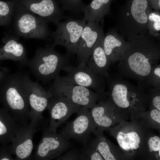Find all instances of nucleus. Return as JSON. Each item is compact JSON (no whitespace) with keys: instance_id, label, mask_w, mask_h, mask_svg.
Returning a JSON list of instances; mask_svg holds the SVG:
<instances>
[{"instance_id":"nucleus-1","label":"nucleus","mask_w":160,"mask_h":160,"mask_svg":"<svg viewBox=\"0 0 160 160\" xmlns=\"http://www.w3.org/2000/svg\"><path fill=\"white\" fill-rule=\"evenodd\" d=\"M159 40L148 33L129 41V46L118 65L119 76L143 83L160 58Z\"/></svg>"},{"instance_id":"nucleus-2","label":"nucleus","mask_w":160,"mask_h":160,"mask_svg":"<svg viewBox=\"0 0 160 160\" xmlns=\"http://www.w3.org/2000/svg\"><path fill=\"white\" fill-rule=\"evenodd\" d=\"M22 76V72L10 74L8 68H2L0 103L20 125L26 127L31 121V117L28 95Z\"/></svg>"},{"instance_id":"nucleus-3","label":"nucleus","mask_w":160,"mask_h":160,"mask_svg":"<svg viewBox=\"0 0 160 160\" xmlns=\"http://www.w3.org/2000/svg\"><path fill=\"white\" fill-rule=\"evenodd\" d=\"M108 95L117 107L128 117L134 116L144 108L147 95L143 87L135 86L120 76L104 77Z\"/></svg>"},{"instance_id":"nucleus-4","label":"nucleus","mask_w":160,"mask_h":160,"mask_svg":"<svg viewBox=\"0 0 160 160\" xmlns=\"http://www.w3.org/2000/svg\"><path fill=\"white\" fill-rule=\"evenodd\" d=\"M152 11L148 0H127L119 11L115 28L125 40L130 41L148 33V15Z\"/></svg>"},{"instance_id":"nucleus-5","label":"nucleus","mask_w":160,"mask_h":160,"mask_svg":"<svg viewBox=\"0 0 160 160\" xmlns=\"http://www.w3.org/2000/svg\"><path fill=\"white\" fill-rule=\"evenodd\" d=\"M71 56L62 55L52 45L37 49L34 56L28 59L25 66L29 68L37 79L44 83L54 80L63 68L69 64Z\"/></svg>"},{"instance_id":"nucleus-6","label":"nucleus","mask_w":160,"mask_h":160,"mask_svg":"<svg viewBox=\"0 0 160 160\" xmlns=\"http://www.w3.org/2000/svg\"><path fill=\"white\" fill-rule=\"evenodd\" d=\"M149 128L136 120H123L108 130L115 139L126 160L136 159L138 151Z\"/></svg>"},{"instance_id":"nucleus-7","label":"nucleus","mask_w":160,"mask_h":160,"mask_svg":"<svg viewBox=\"0 0 160 160\" xmlns=\"http://www.w3.org/2000/svg\"><path fill=\"white\" fill-rule=\"evenodd\" d=\"M12 22V35L19 39L44 40L51 36L48 21L26 10L16 1Z\"/></svg>"},{"instance_id":"nucleus-8","label":"nucleus","mask_w":160,"mask_h":160,"mask_svg":"<svg viewBox=\"0 0 160 160\" xmlns=\"http://www.w3.org/2000/svg\"><path fill=\"white\" fill-rule=\"evenodd\" d=\"M47 91L63 97L71 103L85 106L89 109L97 102L100 94L65 81L59 74L53 80Z\"/></svg>"},{"instance_id":"nucleus-9","label":"nucleus","mask_w":160,"mask_h":160,"mask_svg":"<svg viewBox=\"0 0 160 160\" xmlns=\"http://www.w3.org/2000/svg\"><path fill=\"white\" fill-rule=\"evenodd\" d=\"M86 24L83 19H69L56 25L55 31L51 37L54 40L52 46L54 47L60 45L65 48L67 54L70 56L77 54L78 46L83 29Z\"/></svg>"},{"instance_id":"nucleus-10","label":"nucleus","mask_w":160,"mask_h":160,"mask_svg":"<svg viewBox=\"0 0 160 160\" xmlns=\"http://www.w3.org/2000/svg\"><path fill=\"white\" fill-rule=\"evenodd\" d=\"M90 113L96 128L104 131L128 117L119 109L105 91Z\"/></svg>"},{"instance_id":"nucleus-11","label":"nucleus","mask_w":160,"mask_h":160,"mask_svg":"<svg viewBox=\"0 0 160 160\" xmlns=\"http://www.w3.org/2000/svg\"><path fill=\"white\" fill-rule=\"evenodd\" d=\"M22 81L28 95L30 123L41 128L44 125L42 114L47 108L49 94L37 82L33 81L29 74L22 73Z\"/></svg>"},{"instance_id":"nucleus-12","label":"nucleus","mask_w":160,"mask_h":160,"mask_svg":"<svg viewBox=\"0 0 160 160\" xmlns=\"http://www.w3.org/2000/svg\"><path fill=\"white\" fill-rule=\"evenodd\" d=\"M41 139L31 159L36 160H50L56 159L66 151L71 144L69 140L48 126L43 127Z\"/></svg>"},{"instance_id":"nucleus-13","label":"nucleus","mask_w":160,"mask_h":160,"mask_svg":"<svg viewBox=\"0 0 160 160\" xmlns=\"http://www.w3.org/2000/svg\"><path fill=\"white\" fill-rule=\"evenodd\" d=\"M77 113L76 118L67 122L59 133L68 140L73 139L84 145L96 127L89 108L82 106Z\"/></svg>"},{"instance_id":"nucleus-14","label":"nucleus","mask_w":160,"mask_h":160,"mask_svg":"<svg viewBox=\"0 0 160 160\" xmlns=\"http://www.w3.org/2000/svg\"><path fill=\"white\" fill-rule=\"evenodd\" d=\"M63 70L66 73L61 77L64 80L93 89L99 94L104 92L106 86L104 77L96 74L86 63H80L77 66L69 64Z\"/></svg>"},{"instance_id":"nucleus-15","label":"nucleus","mask_w":160,"mask_h":160,"mask_svg":"<svg viewBox=\"0 0 160 160\" xmlns=\"http://www.w3.org/2000/svg\"><path fill=\"white\" fill-rule=\"evenodd\" d=\"M47 92L49 94L47 107L50 115L48 127L50 130L56 132L72 115L77 113L82 106L71 103L56 94Z\"/></svg>"},{"instance_id":"nucleus-16","label":"nucleus","mask_w":160,"mask_h":160,"mask_svg":"<svg viewBox=\"0 0 160 160\" xmlns=\"http://www.w3.org/2000/svg\"><path fill=\"white\" fill-rule=\"evenodd\" d=\"M24 9L56 25L65 16L57 0H15Z\"/></svg>"},{"instance_id":"nucleus-17","label":"nucleus","mask_w":160,"mask_h":160,"mask_svg":"<svg viewBox=\"0 0 160 160\" xmlns=\"http://www.w3.org/2000/svg\"><path fill=\"white\" fill-rule=\"evenodd\" d=\"M100 25L99 22L88 21L85 26L79 41L77 53L78 64L86 63L97 42L104 36L103 20Z\"/></svg>"},{"instance_id":"nucleus-18","label":"nucleus","mask_w":160,"mask_h":160,"mask_svg":"<svg viewBox=\"0 0 160 160\" xmlns=\"http://www.w3.org/2000/svg\"><path fill=\"white\" fill-rule=\"evenodd\" d=\"M40 129L30 123L22 127L9 145L11 153L15 156V160L31 159L33 148V136Z\"/></svg>"},{"instance_id":"nucleus-19","label":"nucleus","mask_w":160,"mask_h":160,"mask_svg":"<svg viewBox=\"0 0 160 160\" xmlns=\"http://www.w3.org/2000/svg\"><path fill=\"white\" fill-rule=\"evenodd\" d=\"M129 41L124 39L115 28L110 29L103 40L105 52L111 63L120 60L129 46Z\"/></svg>"},{"instance_id":"nucleus-20","label":"nucleus","mask_w":160,"mask_h":160,"mask_svg":"<svg viewBox=\"0 0 160 160\" xmlns=\"http://www.w3.org/2000/svg\"><path fill=\"white\" fill-rule=\"evenodd\" d=\"M7 37L4 45L0 48V60H12L25 66L28 59L25 47L18 41L19 38L13 35Z\"/></svg>"},{"instance_id":"nucleus-21","label":"nucleus","mask_w":160,"mask_h":160,"mask_svg":"<svg viewBox=\"0 0 160 160\" xmlns=\"http://www.w3.org/2000/svg\"><path fill=\"white\" fill-rule=\"evenodd\" d=\"M92 133L96 148L104 160H126L119 148L107 138L103 131L97 128Z\"/></svg>"},{"instance_id":"nucleus-22","label":"nucleus","mask_w":160,"mask_h":160,"mask_svg":"<svg viewBox=\"0 0 160 160\" xmlns=\"http://www.w3.org/2000/svg\"><path fill=\"white\" fill-rule=\"evenodd\" d=\"M104 36L96 43L86 64L96 74L105 77L108 75V71L111 62L106 55L103 48Z\"/></svg>"},{"instance_id":"nucleus-23","label":"nucleus","mask_w":160,"mask_h":160,"mask_svg":"<svg viewBox=\"0 0 160 160\" xmlns=\"http://www.w3.org/2000/svg\"><path fill=\"white\" fill-rule=\"evenodd\" d=\"M136 159L160 160V137L152 129H149L147 131L138 151Z\"/></svg>"},{"instance_id":"nucleus-24","label":"nucleus","mask_w":160,"mask_h":160,"mask_svg":"<svg viewBox=\"0 0 160 160\" xmlns=\"http://www.w3.org/2000/svg\"><path fill=\"white\" fill-rule=\"evenodd\" d=\"M22 127L7 109L0 108V144L12 143Z\"/></svg>"},{"instance_id":"nucleus-25","label":"nucleus","mask_w":160,"mask_h":160,"mask_svg":"<svg viewBox=\"0 0 160 160\" xmlns=\"http://www.w3.org/2000/svg\"><path fill=\"white\" fill-rule=\"evenodd\" d=\"M113 0H92L85 7L83 19L86 21L99 22L108 15Z\"/></svg>"},{"instance_id":"nucleus-26","label":"nucleus","mask_w":160,"mask_h":160,"mask_svg":"<svg viewBox=\"0 0 160 160\" xmlns=\"http://www.w3.org/2000/svg\"><path fill=\"white\" fill-rule=\"evenodd\" d=\"M134 119L148 128L160 131V111L157 109H149L139 112Z\"/></svg>"},{"instance_id":"nucleus-27","label":"nucleus","mask_w":160,"mask_h":160,"mask_svg":"<svg viewBox=\"0 0 160 160\" xmlns=\"http://www.w3.org/2000/svg\"><path fill=\"white\" fill-rule=\"evenodd\" d=\"M15 0L5 2L0 1V26H9L12 22Z\"/></svg>"},{"instance_id":"nucleus-28","label":"nucleus","mask_w":160,"mask_h":160,"mask_svg":"<svg viewBox=\"0 0 160 160\" xmlns=\"http://www.w3.org/2000/svg\"><path fill=\"white\" fill-rule=\"evenodd\" d=\"M148 33L159 41L160 14L159 11H153L148 14L147 24Z\"/></svg>"},{"instance_id":"nucleus-29","label":"nucleus","mask_w":160,"mask_h":160,"mask_svg":"<svg viewBox=\"0 0 160 160\" xmlns=\"http://www.w3.org/2000/svg\"><path fill=\"white\" fill-rule=\"evenodd\" d=\"M81 152L82 160H104L96 148L93 139L84 145Z\"/></svg>"},{"instance_id":"nucleus-30","label":"nucleus","mask_w":160,"mask_h":160,"mask_svg":"<svg viewBox=\"0 0 160 160\" xmlns=\"http://www.w3.org/2000/svg\"><path fill=\"white\" fill-rule=\"evenodd\" d=\"M63 10L68 11L71 13L77 15L83 13L86 4L82 0H57Z\"/></svg>"},{"instance_id":"nucleus-31","label":"nucleus","mask_w":160,"mask_h":160,"mask_svg":"<svg viewBox=\"0 0 160 160\" xmlns=\"http://www.w3.org/2000/svg\"><path fill=\"white\" fill-rule=\"evenodd\" d=\"M139 83L144 87H160V64H158L153 68L144 82Z\"/></svg>"},{"instance_id":"nucleus-32","label":"nucleus","mask_w":160,"mask_h":160,"mask_svg":"<svg viewBox=\"0 0 160 160\" xmlns=\"http://www.w3.org/2000/svg\"><path fill=\"white\" fill-rule=\"evenodd\" d=\"M143 87L150 97L149 109H156L160 111V87Z\"/></svg>"},{"instance_id":"nucleus-33","label":"nucleus","mask_w":160,"mask_h":160,"mask_svg":"<svg viewBox=\"0 0 160 160\" xmlns=\"http://www.w3.org/2000/svg\"><path fill=\"white\" fill-rule=\"evenodd\" d=\"M58 160H82L81 152L79 151L71 149L66 151L64 154L56 158Z\"/></svg>"},{"instance_id":"nucleus-34","label":"nucleus","mask_w":160,"mask_h":160,"mask_svg":"<svg viewBox=\"0 0 160 160\" xmlns=\"http://www.w3.org/2000/svg\"><path fill=\"white\" fill-rule=\"evenodd\" d=\"M9 145H3L0 149V160H15L12 156Z\"/></svg>"},{"instance_id":"nucleus-35","label":"nucleus","mask_w":160,"mask_h":160,"mask_svg":"<svg viewBox=\"0 0 160 160\" xmlns=\"http://www.w3.org/2000/svg\"><path fill=\"white\" fill-rule=\"evenodd\" d=\"M152 9L154 11H159L160 9V0H148Z\"/></svg>"},{"instance_id":"nucleus-36","label":"nucleus","mask_w":160,"mask_h":160,"mask_svg":"<svg viewBox=\"0 0 160 160\" xmlns=\"http://www.w3.org/2000/svg\"><path fill=\"white\" fill-rule=\"evenodd\" d=\"M1 71H0V77L1 76Z\"/></svg>"}]
</instances>
